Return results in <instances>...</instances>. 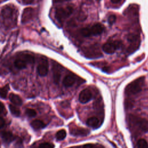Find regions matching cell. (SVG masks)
Masks as SVG:
<instances>
[{"mask_svg":"<svg viewBox=\"0 0 148 148\" xmlns=\"http://www.w3.org/2000/svg\"><path fill=\"white\" fill-rule=\"evenodd\" d=\"M17 12L16 9L10 6H4L1 10V16L5 25L8 27L14 26L17 21Z\"/></svg>","mask_w":148,"mask_h":148,"instance_id":"1","label":"cell"},{"mask_svg":"<svg viewBox=\"0 0 148 148\" xmlns=\"http://www.w3.org/2000/svg\"><path fill=\"white\" fill-rule=\"evenodd\" d=\"M128 120L132 131L136 132H146L148 131V121L146 119L130 115Z\"/></svg>","mask_w":148,"mask_h":148,"instance_id":"2","label":"cell"},{"mask_svg":"<svg viewBox=\"0 0 148 148\" xmlns=\"http://www.w3.org/2000/svg\"><path fill=\"white\" fill-rule=\"evenodd\" d=\"M145 77L143 76L140 77L130 84H128L125 89V92L128 95H135L141 91L142 87L144 84Z\"/></svg>","mask_w":148,"mask_h":148,"instance_id":"3","label":"cell"},{"mask_svg":"<svg viewBox=\"0 0 148 148\" xmlns=\"http://www.w3.org/2000/svg\"><path fill=\"white\" fill-rule=\"evenodd\" d=\"M35 61L34 57L29 54H23L18 56L14 61V66L18 69L25 68L27 64H34Z\"/></svg>","mask_w":148,"mask_h":148,"instance_id":"4","label":"cell"},{"mask_svg":"<svg viewBox=\"0 0 148 148\" xmlns=\"http://www.w3.org/2000/svg\"><path fill=\"white\" fill-rule=\"evenodd\" d=\"M103 25L99 23L95 24L90 28H83L80 29L81 35L84 37H88L92 35H98L103 31Z\"/></svg>","mask_w":148,"mask_h":148,"instance_id":"5","label":"cell"},{"mask_svg":"<svg viewBox=\"0 0 148 148\" xmlns=\"http://www.w3.org/2000/svg\"><path fill=\"white\" fill-rule=\"evenodd\" d=\"M73 10V8L70 6L65 8H59L56 10L55 17L59 22H62L72 14Z\"/></svg>","mask_w":148,"mask_h":148,"instance_id":"6","label":"cell"},{"mask_svg":"<svg viewBox=\"0 0 148 148\" xmlns=\"http://www.w3.org/2000/svg\"><path fill=\"white\" fill-rule=\"evenodd\" d=\"M83 51L85 56L88 58H97L102 56L99 46L97 45H91L86 47Z\"/></svg>","mask_w":148,"mask_h":148,"instance_id":"7","label":"cell"},{"mask_svg":"<svg viewBox=\"0 0 148 148\" xmlns=\"http://www.w3.org/2000/svg\"><path fill=\"white\" fill-rule=\"evenodd\" d=\"M128 40L129 41L130 45L127 49V51L129 53H132L136 50L140 45V37L136 34H130L128 36Z\"/></svg>","mask_w":148,"mask_h":148,"instance_id":"8","label":"cell"},{"mask_svg":"<svg viewBox=\"0 0 148 148\" xmlns=\"http://www.w3.org/2000/svg\"><path fill=\"white\" fill-rule=\"evenodd\" d=\"M121 46L122 43L121 41L114 40L113 42H108L105 43L102 46V50L107 54H112Z\"/></svg>","mask_w":148,"mask_h":148,"instance_id":"9","label":"cell"},{"mask_svg":"<svg viewBox=\"0 0 148 148\" xmlns=\"http://www.w3.org/2000/svg\"><path fill=\"white\" fill-rule=\"evenodd\" d=\"M49 71V64L46 58H42L39 61L37 67V71L38 74L41 76H46Z\"/></svg>","mask_w":148,"mask_h":148,"instance_id":"10","label":"cell"},{"mask_svg":"<svg viewBox=\"0 0 148 148\" xmlns=\"http://www.w3.org/2000/svg\"><path fill=\"white\" fill-rule=\"evenodd\" d=\"M35 14V10L32 8H26L23 12L21 17V23H26L29 21L34 17Z\"/></svg>","mask_w":148,"mask_h":148,"instance_id":"11","label":"cell"},{"mask_svg":"<svg viewBox=\"0 0 148 148\" xmlns=\"http://www.w3.org/2000/svg\"><path fill=\"white\" fill-rule=\"evenodd\" d=\"M92 95L91 91L88 89H84L79 94V99L80 102L84 103L88 102L89 101H90L92 98Z\"/></svg>","mask_w":148,"mask_h":148,"instance_id":"12","label":"cell"},{"mask_svg":"<svg viewBox=\"0 0 148 148\" xmlns=\"http://www.w3.org/2000/svg\"><path fill=\"white\" fill-rule=\"evenodd\" d=\"M69 131L71 134L74 136H84L88 135V134L90 133L89 130H88L87 129L82 128V127H72V128L70 129Z\"/></svg>","mask_w":148,"mask_h":148,"instance_id":"13","label":"cell"},{"mask_svg":"<svg viewBox=\"0 0 148 148\" xmlns=\"http://www.w3.org/2000/svg\"><path fill=\"white\" fill-rule=\"evenodd\" d=\"M53 80L56 84H58L60 82L61 77V69L58 65L54 64L53 67Z\"/></svg>","mask_w":148,"mask_h":148,"instance_id":"14","label":"cell"},{"mask_svg":"<svg viewBox=\"0 0 148 148\" xmlns=\"http://www.w3.org/2000/svg\"><path fill=\"white\" fill-rule=\"evenodd\" d=\"M86 124L88 126L93 128H98L100 126V120L95 117H91L88 118L86 121Z\"/></svg>","mask_w":148,"mask_h":148,"instance_id":"15","label":"cell"},{"mask_svg":"<svg viewBox=\"0 0 148 148\" xmlns=\"http://www.w3.org/2000/svg\"><path fill=\"white\" fill-rule=\"evenodd\" d=\"M75 82V78L73 75H66L64 77L62 81V83L64 86L66 87H69L72 86V85H73Z\"/></svg>","mask_w":148,"mask_h":148,"instance_id":"16","label":"cell"},{"mask_svg":"<svg viewBox=\"0 0 148 148\" xmlns=\"http://www.w3.org/2000/svg\"><path fill=\"white\" fill-rule=\"evenodd\" d=\"M31 126L35 130H39L44 128L46 126V124L44 122L40 120H34L31 123Z\"/></svg>","mask_w":148,"mask_h":148,"instance_id":"17","label":"cell"},{"mask_svg":"<svg viewBox=\"0 0 148 148\" xmlns=\"http://www.w3.org/2000/svg\"><path fill=\"white\" fill-rule=\"evenodd\" d=\"M9 99L14 105H21L22 104V100L21 98L16 94H10L9 96Z\"/></svg>","mask_w":148,"mask_h":148,"instance_id":"18","label":"cell"},{"mask_svg":"<svg viewBox=\"0 0 148 148\" xmlns=\"http://www.w3.org/2000/svg\"><path fill=\"white\" fill-rule=\"evenodd\" d=\"M3 139L6 142H10L14 139V136L10 131H4L2 133Z\"/></svg>","mask_w":148,"mask_h":148,"instance_id":"19","label":"cell"},{"mask_svg":"<svg viewBox=\"0 0 148 148\" xmlns=\"http://www.w3.org/2000/svg\"><path fill=\"white\" fill-rule=\"evenodd\" d=\"M9 109H10L11 113L15 116H19L20 115V109L17 106H16L14 105H12V104L10 105Z\"/></svg>","mask_w":148,"mask_h":148,"instance_id":"20","label":"cell"},{"mask_svg":"<svg viewBox=\"0 0 148 148\" xmlns=\"http://www.w3.org/2000/svg\"><path fill=\"white\" fill-rule=\"evenodd\" d=\"M66 132L65 130H61L57 132L56 136L58 140H63L66 137Z\"/></svg>","mask_w":148,"mask_h":148,"instance_id":"21","label":"cell"},{"mask_svg":"<svg viewBox=\"0 0 148 148\" xmlns=\"http://www.w3.org/2000/svg\"><path fill=\"white\" fill-rule=\"evenodd\" d=\"M9 89V87L8 84L0 88V96L2 98H5L6 97Z\"/></svg>","mask_w":148,"mask_h":148,"instance_id":"22","label":"cell"},{"mask_svg":"<svg viewBox=\"0 0 148 148\" xmlns=\"http://www.w3.org/2000/svg\"><path fill=\"white\" fill-rule=\"evenodd\" d=\"M137 147H140V148L147 147H148V144L145 139H140L137 142Z\"/></svg>","mask_w":148,"mask_h":148,"instance_id":"23","label":"cell"},{"mask_svg":"<svg viewBox=\"0 0 148 148\" xmlns=\"http://www.w3.org/2000/svg\"><path fill=\"white\" fill-rule=\"evenodd\" d=\"M25 113H26V114H27V116H28L30 117H34V116H35L36 114V112H35V110L34 109H30V108L27 109H26V111H25Z\"/></svg>","mask_w":148,"mask_h":148,"instance_id":"24","label":"cell"},{"mask_svg":"<svg viewBox=\"0 0 148 148\" xmlns=\"http://www.w3.org/2000/svg\"><path fill=\"white\" fill-rule=\"evenodd\" d=\"M54 146L50 143H41L39 147L40 148H51V147H53Z\"/></svg>","mask_w":148,"mask_h":148,"instance_id":"25","label":"cell"},{"mask_svg":"<svg viewBox=\"0 0 148 148\" xmlns=\"http://www.w3.org/2000/svg\"><path fill=\"white\" fill-rule=\"evenodd\" d=\"M116 20V17L114 15H110L108 18V23L110 25H112L113 23H114Z\"/></svg>","mask_w":148,"mask_h":148,"instance_id":"26","label":"cell"},{"mask_svg":"<svg viewBox=\"0 0 148 148\" xmlns=\"http://www.w3.org/2000/svg\"><path fill=\"white\" fill-rule=\"evenodd\" d=\"M23 3L24 4H32L37 1V0H22Z\"/></svg>","mask_w":148,"mask_h":148,"instance_id":"27","label":"cell"},{"mask_svg":"<svg viewBox=\"0 0 148 148\" xmlns=\"http://www.w3.org/2000/svg\"><path fill=\"white\" fill-rule=\"evenodd\" d=\"M5 125V120L2 117H0V128L3 127Z\"/></svg>","mask_w":148,"mask_h":148,"instance_id":"28","label":"cell"},{"mask_svg":"<svg viewBox=\"0 0 148 148\" xmlns=\"http://www.w3.org/2000/svg\"><path fill=\"white\" fill-rule=\"evenodd\" d=\"M3 109H4V105L3 104L0 102V114L3 112Z\"/></svg>","mask_w":148,"mask_h":148,"instance_id":"29","label":"cell"},{"mask_svg":"<svg viewBox=\"0 0 148 148\" xmlns=\"http://www.w3.org/2000/svg\"><path fill=\"white\" fill-rule=\"evenodd\" d=\"M83 146L86 147H95V145H92V144H87V145H84Z\"/></svg>","mask_w":148,"mask_h":148,"instance_id":"30","label":"cell"},{"mask_svg":"<svg viewBox=\"0 0 148 148\" xmlns=\"http://www.w3.org/2000/svg\"><path fill=\"white\" fill-rule=\"evenodd\" d=\"M121 0H111L112 2V3H119Z\"/></svg>","mask_w":148,"mask_h":148,"instance_id":"31","label":"cell"},{"mask_svg":"<svg viewBox=\"0 0 148 148\" xmlns=\"http://www.w3.org/2000/svg\"><path fill=\"white\" fill-rule=\"evenodd\" d=\"M68 0H54V2H64V1H66Z\"/></svg>","mask_w":148,"mask_h":148,"instance_id":"32","label":"cell"},{"mask_svg":"<svg viewBox=\"0 0 148 148\" xmlns=\"http://www.w3.org/2000/svg\"><path fill=\"white\" fill-rule=\"evenodd\" d=\"M7 1V0H0V2H3V1Z\"/></svg>","mask_w":148,"mask_h":148,"instance_id":"33","label":"cell"}]
</instances>
